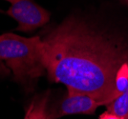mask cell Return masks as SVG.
<instances>
[{
  "mask_svg": "<svg viewBox=\"0 0 128 119\" xmlns=\"http://www.w3.org/2000/svg\"><path fill=\"white\" fill-rule=\"evenodd\" d=\"M42 44L48 77L67 91L107 106L128 88V46L84 18H65Z\"/></svg>",
  "mask_w": 128,
  "mask_h": 119,
  "instance_id": "obj_1",
  "label": "cell"
},
{
  "mask_svg": "<svg viewBox=\"0 0 128 119\" xmlns=\"http://www.w3.org/2000/svg\"><path fill=\"white\" fill-rule=\"evenodd\" d=\"M127 119H128V117H127Z\"/></svg>",
  "mask_w": 128,
  "mask_h": 119,
  "instance_id": "obj_11",
  "label": "cell"
},
{
  "mask_svg": "<svg viewBox=\"0 0 128 119\" xmlns=\"http://www.w3.org/2000/svg\"><path fill=\"white\" fill-rule=\"evenodd\" d=\"M100 106H105V104L89 94L67 91L66 96L58 106L49 112V117L58 119L71 114H92Z\"/></svg>",
  "mask_w": 128,
  "mask_h": 119,
  "instance_id": "obj_4",
  "label": "cell"
},
{
  "mask_svg": "<svg viewBox=\"0 0 128 119\" xmlns=\"http://www.w3.org/2000/svg\"><path fill=\"white\" fill-rule=\"evenodd\" d=\"M107 111L123 119L128 117V88L106 106Z\"/></svg>",
  "mask_w": 128,
  "mask_h": 119,
  "instance_id": "obj_6",
  "label": "cell"
},
{
  "mask_svg": "<svg viewBox=\"0 0 128 119\" xmlns=\"http://www.w3.org/2000/svg\"><path fill=\"white\" fill-rule=\"evenodd\" d=\"M11 71L9 70V69L6 67V65L2 62L0 61V77L2 76H7Z\"/></svg>",
  "mask_w": 128,
  "mask_h": 119,
  "instance_id": "obj_8",
  "label": "cell"
},
{
  "mask_svg": "<svg viewBox=\"0 0 128 119\" xmlns=\"http://www.w3.org/2000/svg\"><path fill=\"white\" fill-rule=\"evenodd\" d=\"M11 6L6 11L8 15L17 22L16 31L31 33L43 27L50 21L51 13L34 0H5Z\"/></svg>",
  "mask_w": 128,
  "mask_h": 119,
  "instance_id": "obj_3",
  "label": "cell"
},
{
  "mask_svg": "<svg viewBox=\"0 0 128 119\" xmlns=\"http://www.w3.org/2000/svg\"><path fill=\"white\" fill-rule=\"evenodd\" d=\"M48 101V92L36 96L27 109L24 119H50Z\"/></svg>",
  "mask_w": 128,
  "mask_h": 119,
  "instance_id": "obj_5",
  "label": "cell"
},
{
  "mask_svg": "<svg viewBox=\"0 0 128 119\" xmlns=\"http://www.w3.org/2000/svg\"><path fill=\"white\" fill-rule=\"evenodd\" d=\"M0 61L12 72L14 81L26 91H32L46 72L42 38L12 33L0 34Z\"/></svg>",
  "mask_w": 128,
  "mask_h": 119,
  "instance_id": "obj_2",
  "label": "cell"
},
{
  "mask_svg": "<svg viewBox=\"0 0 128 119\" xmlns=\"http://www.w3.org/2000/svg\"><path fill=\"white\" fill-rule=\"evenodd\" d=\"M122 1L123 3H125L126 5H128V0H122Z\"/></svg>",
  "mask_w": 128,
  "mask_h": 119,
  "instance_id": "obj_9",
  "label": "cell"
},
{
  "mask_svg": "<svg viewBox=\"0 0 128 119\" xmlns=\"http://www.w3.org/2000/svg\"><path fill=\"white\" fill-rule=\"evenodd\" d=\"M98 119H123L122 117H120V116H118L116 114H112V113H110V112H104V113H102L100 115V118Z\"/></svg>",
  "mask_w": 128,
  "mask_h": 119,
  "instance_id": "obj_7",
  "label": "cell"
},
{
  "mask_svg": "<svg viewBox=\"0 0 128 119\" xmlns=\"http://www.w3.org/2000/svg\"><path fill=\"white\" fill-rule=\"evenodd\" d=\"M0 12H2V11H1V10H0Z\"/></svg>",
  "mask_w": 128,
  "mask_h": 119,
  "instance_id": "obj_10",
  "label": "cell"
}]
</instances>
